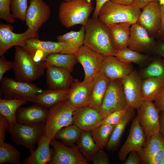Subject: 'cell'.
I'll list each match as a JSON object with an SVG mask.
<instances>
[{
    "label": "cell",
    "mask_w": 164,
    "mask_h": 164,
    "mask_svg": "<svg viewBox=\"0 0 164 164\" xmlns=\"http://www.w3.org/2000/svg\"><path fill=\"white\" fill-rule=\"evenodd\" d=\"M121 80L128 106L137 110L144 101L142 94V79L139 72L134 70Z\"/></svg>",
    "instance_id": "obj_12"
},
{
    "label": "cell",
    "mask_w": 164,
    "mask_h": 164,
    "mask_svg": "<svg viewBox=\"0 0 164 164\" xmlns=\"http://www.w3.org/2000/svg\"><path fill=\"white\" fill-rule=\"evenodd\" d=\"M91 161L93 164H110L108 154L103 149H99L93 155Z\"/></svg>",
    "instance_id": "obj_44"
},
{
    "label": "cell",
    "mask_w": 164,
    "mask_h": 164,
    "mask_svg": "<svg viewBox=\"0 0 164 164\" xmlns=\"http://www.w3.org/2000/svg\"><path fill=\"white\" fill-rule=\"evenodd\" d=\"M137 23L152 36L157 34L159 30L161 14L158 1L151 2L143 7Z\"/></svg>",
    "instance_id": "obj_18"
},
{
    "label": "cell",
    "mask_w": 164,
    "mask_h": 164,
    "mask_svg": "<svg viewBox=\"0 0 164 164\" xmlns=\"http://www.w3.org/2000/svg\"><path fill=\"white\" fill-rule=\"evenodd\" d=\"M24 50H37L49 54L56 53H70L68 45L64 43L50 41H43L38 37L27 39L25 45L22 47Z\"/></svg>",
    "instance_id": "obj_25"
},
{
    "label": "cell",
    "mask_w": 164,
    "mask_h": 164,
    "mask_svg": "<svg viewBox=\"0 0 164 164\" xmlns=\"http://www.w3.org/2000/svg\"><path fill=\"white\" fill-rule=\"evenodd\" d=\"M51 160L49 164H88V161L79 150L77 145L70 147L53 138Z\"/></svg>",
    "instance_id": "obj_9"
},
{
    "label": "cell",
    "mask_w": 164,
    "mask_h": 164,
    "mask_svg": "<svg viewBox=\"0 0 164 164\" xmlns=\"http://www.w3.org/2000/svg\"><path fill=\"white\" fill-rule=\"evenodd\" d=\"M28 7V0H11V11L15 19L25 22Z\"/></svg>",
    "instance_id": "obj_40"
},
{
    "label": "cell",
    "mask_w": 164,
    "mask_h": 164,
    "mask_svg": "<svg viewBox=\"0 0 164 164\" xmlns=\"http://www.w3.org/2000/svg\"><path fill=\"white\" fill-rule=\"evenodd\" d=\"M9 126V122L7 119L0 114V142L4 141L5 132Z\"/></svg>",
    "instance_id": "obj_46"
},
{
    "label": "cell",
    "mask_w": 164,
    "mask_h": 164,
    "mask_svg": "<svg viewBox=\"0 0 164 164\" xmlns=\"http://www.w3.org/2000/svg\"><path fill=\"white\" fill-rule=\"evenodd\" d=\"M117 4L126 5H134V0H109Z\"/></svg>",
    "instance_id": "obj_54"
},
{
    "label": "cell",
    "mask_w": 164,
    "mask_h": 164,
    "mask_svg": "<svg viewBox=\"0 0 164 164\" xmlns=\"http://www.w3.org/2000/svg\"><path fill=\"white\" fill-rule=\"evenodd\" d=\"M162 58H163V60H164V56H162Z\"/></svg>",
    "instance_id": "obj_57"
},
{
    "label": "cell",
    "mask_w": 164,
    "mask_h": 164,
    "mask_svg": "<svg viewBox=\"0 0 164 164\" xmlns=\"http://www.w3.org/2000/svg\"><path fill=\"white\" fill-rule=\"evenodd\" d=\"M70 88H49L36 95L32 102L49 109L53 106L67 99Z\"/></svg>",
    "instance_id": "obj_24"
},
{
    "label": "cell",
    "mask_w": 164,
    "mask_h": 164,
    "mask_svg": "<svg viewBox=\"0 0 164 164\" xmlns=\"http://www.w3.org/2000/svg\"><path fill=\"white\" fill-rule=\"evenodd\" d=\"M160 5H164V0H158Z\"/></svg>",
    "instance_id": "obj_55"
},
{
    "label": "cell",
    "mask_w": 164,
    "mask_h": 164,
    "mask_svg": "<svg viewBox=\"0 0 164 164\" xmlns=\"http://www.w3.org/2000/svg\"><path fill=\"white\" fill-rule=\"evenodd\" d=\"M83 45L105 56H114L115 50L106 25L98 18H89L85 26Z\"/></svg>",
    "instance_id": "obj_1"
},
{
    "label": "cell",
    "mask_w": 164,
    "mask_h": 164,
    "mask_svg": "<svg viewBox=\"0 0 164 164\" xmlns=\"http://www.w3.org/2000/svg\"><path fill=\"white\" fill-rule=\"evenodd\" d=\"M77 143L79 151L88 162L91 161L94 155L100 149L90 131H83Z\"/></svg>",
    "instance_id": "obj_34"
},
{
    "label": "cell",
    "mask_w": 164,
    "mask_h": 164,
    "mask_svg": "<svg viewBox=\"0 0 164 164\" xmlns=\"http://www.w3.org/2000/svg\"><path fill=\"white\" fill-rule=\"evenodd\" d=\"M85 33V27L82 26L78 31H71L65 34L58 36V42L67 43L71 54H76L79 48L83 45Z\"/></svg>",
    "instance_id": "obj_33"
},
{
    "label": "cell",
    "mask_w": 164,
    "mask_h": 164,
    "mask_svg": "<svg viewBox=\"0 0 164 164\" xmlns=\"http://www.w3.org/2000/svg\"><path fill=\"white\" fill-rule=\"evenodd\" d=\"M164 88V79L151 77L142 80V94L144 101L153 102Z\"/></svg>",
    "instance_id": "obj_29"
},
{
    "label": "cell",
    "mask_w": 164,
    "mask_h": 164,
    "mask_svg": "<svg viewBox=\"0 0 164 164\" xmlns=\"http://www.w3.org/2000/svg\"><path fill=\"white\" fill-rule=\"evenodd\" d=\"M75 54L77 61L81 65L84 70V80H93L100 71L106 56L84 45L81 46Z\"/></svg>",
    "instance_id": "obj_11"
},
{
    "label": "cell",
    "mask_w": 164,
    "mask_h": 164,
    "mask_svg": "<svg viewBox=\"0 0 164 164\" xmlns=\"http://www.w3.org/2000/svg\"><path fill=\"white\" fill-rule=\"evenodd\" d=\"M77 62L75 54L56 53L48 55L45 63L46 66L64 69L71 73Z\"/></svg>",
    "instance_id": "obj_31"
},
{
    "label": "cell",
    "mask_w": 164,
    "mask_h": 164,
    "mask_svg": "<svg viewBox=\"0 0 164 164\" xmlns=\"http://www.w3.org/2000/svg\"><path fill=\"white\" fill-rule=\"evenodd\" d=\"M82 131L73 124L59 130L55 135L54 138L60 140L65 145L71 147L77 143Z\"/></svg>",
    "instance_id": "obj_36"
},
{
    "label": "cell",
    "mask_w": 164,
    "mask_h": 164,
    "mask_svg": "<svg viewBox=\"0 0 164 164\" xmlns=\"http://www.w3.org/2000/svg\"><path fill=\"white\" fill-rule=\"evenodd\" d=\"M137 110L139 123L145 135L146 139L159 133L160 111L151 102L143 101Z\"/></svg>",
    "instance_id": "obj_13"
},
{
    "label": "cell",
    "mask_w": 164,
    "mask_h": 164,
    "mask_svg": "<svg viewBox=\"0 0 164 164\" xmlns=\"http://www.w3.org/2000/svg\"><path fill=\"white\" fill-rule=\"evenodd\" d=\"M146 140L144 132L139 123L137 115L133 119L129 133L125 142L118 153L119 160L124 162L129 153L132 151L140 152Z\"/></svg>",
    "instance_id": "obj_14"
},
{
    "label": "cell",
    "mask_w": 164,
    "mask_h": 164,
    "mask_svg": "<svg viewBox=\"0 0 164 164\" xmlns=\"http://www.w3.org/2000/svg\"><path fill=\"white\" fill-rule=\"evenodd\" d=\"M111 81L100 71L95 75L93 79V84L89 107L99 111Z\"/></svg>",
    "instance_id": "obj_28"
},
{
    "label": "cell",
    "mask_w": 164,
    "mask_h": 164,
    "mask_svg": "<svg viewBox=\"0 0 164 164\" xmlns=\"http://www.w3.org/2000/svg\"><path fill=\"white\" fill-rule=\"evenodd\" d=\"M77 109L67 99L49 108L42 134L50 140L64 127L73 124V117Z\"/></svg>",
    "instance_id": "obj_4"
},
{
    "label": "cell",
    "mask_w": 164,
    "mask_h": 164,
    "mask_svg": "<svg viewBox=\"0 0 164 164\" xmlns=\"http://www.w3.org/2000/svg\"><path fill=\"white\" fill-rule=\"evenodd\" d=\"M47 83L49 88L67 89L73 79L67 70L55 67L46 66Z\"/></svg>",
    "instance_id": "obj_22"
},
{
    "label": "cell",
    "mask_w": 164,
    "mask_h": 164,
    "mask_svg": "<svg viewBox=\"0 0 164 164\" xmlns=\"http://www.w3.org/2000/svg\"><path fill=\"white\" fill-rule=\"evenodd\" d=\"M141 163H142L141 162L138 152L136 151H132L129 153L128 158L122 164H140Z\"/></svg>",
    "instance_id": "obj_47"
},
{
    "label": "cell",
    "mask_w": 164,
    "mask_h": 164,
    "mask_svg": "<svg viewBox=\"0 0 164 164\" xmlns=\"http://www.w3.org/2000/svg\"><path fill=\"white\" fill-rule=\"evenodd\" d=\"M126 108L117 111L109 114L100 122L97 126L103 124H117L122 119Z\"/></svg>",
    "instance_id": "obj_42"
},
{
    "label": "cell",
    "mask_w": 164,
    "mask_h": 164,
    "mask_svg": "<svg viewBox=\"0 0 164 164\" xmlns=\"http://www.w3.org/2000/svg\"><path fill=\"white\" fill-rule=\"evenodd\" d=\"M141 11L134 5L117 4L109 0L100 9L98 18L106 25L121 22L132 24L137 22Z\"/></svg>",
    "instance_id": "obj_5"
},
{
    "label": "cell",
    "mask_w": 164,
    "mask_h": 164,
    "mask_svg": "<svg viewBox=\"0 0 164 164\" xmlns=\"http://www.w3.org/2000/svg\"><path fill=\"white\" fill-rule=\"evenodd\" d=\"M103 118L99 111L87 106L75 111L73 122L82 131H91Z\"/></svg>",
    "instance_id": "obj_21"
},
{
    "label": "cell",
    "mask_w": 164,
    "mask_h": 164,
    "mask_svg": "<svg viewBox=\"0 0 164 164\" xmlns=\"http://www.w3.org/2000/svg\"><path fill=\"white\" fill-rule=\"evenodd\" d=\"M50 14V7L43 0H29L25 19L26 25L32 31L38 32Z\"/></svg>",
    "instance_id": "obj_16"
},
{
    "label": "cell",
    "mask_w": 164,
    "mask_h": 164,
    "mask_svg": "<svg viewBox=\"0 0 164 164\" xmlns=\"http://www.w3.org/2000/svg\"><path fill=\"white\" fill-rule=\"evenodd\" d=\"M12 63L14 79L19 81L30 82L36 80L43 75L46 68V63L35 61L29 53L19 46H15Z\"/></svg>",
    "instance_id": "obj_2"
},
{
    "label": "cell",
    "mask_w": 164,
    "mask_h": 164,
    "mask_svg": "<svg viewBox=\"0 0 164 164\" xmlns=\"http://www.w3.org/2000/svg\"><path fill=\"white\" fill-rule=\"evenodd\" d=\"M11 0H0V18L8 23H13L15 19L10 9Z\"/></svg>",
    "instance_id": "obj_41"
},
{
    "label": "cell",
    "mask_w": 164,
    "mask_h": 164,
    "mask_svg": "<svg viewBox=\"0 0 164 164\" xmlns=\"http://www.w3.org/2000/svg\"><path fill=\"white\" fill-rule=\"evenodd\" d=\"M28 101L22 99H0V114L7 120L9 125L17 123L16 113L18 108Z\"/></svg>",
    "instance_id": "obj_32"
},
{
    "label": "cell",
    "mask_w": 164,
    "mask_h": 164,
    "mask_svg": "<svg viewBox=\"0 0 164 164\" xmlns=\"http://www.w3.org/2000/svg\"><path fill=\"white\" fill-rule=\"evenodd\" d=\"M153 53L161 57L164 56V42L157 43Z\"/></svg>",
    "instance_id": "obj_52"
},
{
    "label": "cell",
    "mask_w": 164,
    "mask_h": 164,
    "mask_svg": "<svg viewBox=\"0 0 164 164\" xmlns=\"http://www.w3.org/2000/svg\"><path fill=\"white\" fill-rule=\"evenodd\" d=\"M116 125H101L91 131L94 141L100 149L106 147Z\"/></svg>",
    "instance_id": "obj_38"
},
{
    "label": "cell",
    "mask_w": 164,
    "mask_h": 164,
    "mask_svg": "<svg viewBox=\"0 0 164 164\" xmlns=\"http://www.w3.org/2000/svg\"><path fill=\"white\" fill-rule=\"evenodd\" d=\"M12 67V62L6 59L4 55L0 58V81L3 77L5 73Z\"/></svg>",
    "instance_id": "obj_45"
},
{
    "label": "cell",
    "mask_w": 164,
    "mask_h": 164,
    "mask_svg": "<svg viewBox=\"0 0 164 164\" xmlns=\"http://www.w3.org/2000/svg\"><path fill=\"white\" fill-rule=\"evenodd\" d=\"M0 82V92L6 99H22L32 102L43 90L34 84L18 81L14 78L3 77Z\"/></svg>",
    "instance_id": "obj_6"
},
{
    "label": "cell",
    "mask_w": 164,
    "mask_h": 164,
    "mask_svg": "<svg viewBox=\"0 0 164 164\" xmlns=\"http://www.w3.org/2000/svg\"><path fill=\"white\" fill-rule=\"evenodd\" d=\"M114 56L125 62L136 64L142 68L147 65L153 58L150 56L133 50L128 47L115 50Z\"/></svg>",
    "instance_id": "obj_30"
},
{
    "label": "cell",
    "mask_w": 164,
    "mask_h": 164,
    "mask_svg": "<svg viewBox=\"0 0 164 164\" xmlns=\"http://www.w3.org/2000/svg\"><path fill=\"white\" fill-rule=\"evenodd\" d=\"M45 124L29 125L17 122L9 125L7 131L13 142L24 146L31 153L35 150V144L43 133Z\"/></svg>",
    "instance_id": "obj_7"
},
{
    "label": "cell",
    "mask_w": 164,
    "mask_h": 164,
    "mask_svg": "<svg viewBox=\"0 0 164 164\" xmlns=\"http://www.w3.org/2000/svg\"><path fill=\"white\" fill-rule=\"evenodd\" d=\"M93 80L81 82L73 79L67 99L77 109L88 106L91 100Z\"/></svg>",
    "instance_id": "obj_17"
},
{
    "label": "cell",
    "mask_w": 164,
    "mask_h": 164,
    "mask_svg": "<svg viewBox=\"0 0 164 164\" xmlns=\"http://www.w3.org/2000/svg\"><path fill=\"white\" fill-rule=\"evenodd\" d=\"M139 73L142 80L151 77L164 79V60L160 57H153L152 61L142 68Z\"/></svg>",
    "instance_id": "obj_37"
},
{
    "label": "cell",
    "mask_w": 164,
    "mask_h": 164,
    "mask_svg": "<svg viewBox=\"0 0 164 164\" xmlns=\"http://www.w3.org/2000/svg\"><path fill=\"white\" fill-rule=\"evenodd\" d=\"M13 26L0 22V56L4 53L10 48L13 46L21 47L25 45L26 41L29 39L39 37L38 32H35L28 28L24 32L16 33L13 31Z\"/></svg>",
    "instance_id": "obj_10"
},
{
    "label": "cell",
    "mask_w": 164,
    "mask_h": 164,
    "mask_svg": "<svg viewBox=\"0 0 164 164\" xmlns=\"http://www.w3.org/2000/svg\"><path fill=\"white\" fill-rule=\"evenodd\" d=\"M159 7L161 14L160 25L159 30L157 34L164 42V5H159Z\"/></svg>",
    "instance_id": "obj_48"
},
{
    "label": "cell",
    "mask_w": 164,
    "mask_h": 164,
    "mask_svg": "<svg viewBox=\"0 0 164 164\" xmlns=\"http://www.w3.org/2000/svg\"><path fill=\"white\" fill-rule=\"evenodd\" d=\"M143 164H164V146L152 156L141 161Z\"/></svg>",
    "instance_id": "obj_43"
},
{
    "label": "cell",
    "mask_w": 164,
    "mask_h": 164,
    "mask_svg": "<svg viewBox=\"0 0 164 164\" xmlns=\"http://www.w3.org/2000/svg\"><path fill=\"white\" fill-rule=\"evenodd\" d=\"M157 43L154 36L137 22L132 25L128 47L144 54L153 53Z\"/></svg>",
    "instance_id": "obj_15"
},
{
    "label": "cell",
    "mask_w": 164,
    "mask_h": 164,
    "mask_svg": "<svg viewBox=\"0 0 164 164\" xmlns=\"http://www.w3.org/2000/svg\"><path fill=\"white\" fill-rule=\"evenodd\" d=\"M50 141L42 134L37 142V149L30 153L29 156L22 161V164H49L52 155V149L50 147Z\"/></svg>",
    "instance_id": "obj_23"
},
{
    "label": "cell",
    "mask_w": 164,
    "mask_h": 164,
    "mask_svg": "<svg viewBox=\"0 0 164 164\" xmlns=\"http://www.w3.org/2000/svg\"><path fill=\"white\" fill-rule=\"evenodd\" d=\"M63 1H65V2H67V1H71V0H63ZM91 1H94V0H91Z\"/></svg>",
    "instance_id": "obj_56"
},
{
    "label": "cell",
    "mask_w": 164,
    "mask_h": 164,
    "mask_svg": "<svg viewBox=\"0 0 164 164\" xmlns=\"http://www.w3.org/2000/svg\"><path fill=\"white\" fill-rule=\"evenodd\" d=\"M153 104L160 111H164V88Z\"/></svg>",
    "instance_id": "obj_49"
},
{
    "label": "cell",
    "mask_w": 164,
    "mask_h": 164,
    "mask_svg": "<svg viewBox=\"0 0 164 164\" xmlns=\"http://www.w3.org/2000/svg\"><path fill=\"white\" fill-rule=\"evenodd\" d=\"M96 1L95 8L93 15L92 18L94 19L98 18L99 10L102 5L109 0H95Z\"/></svg>",
    "instance_id": "obj_50"
},
{
    "label": "cell",
    "mask_w": 164,
    "mask_h": 164,
    "mask_svg": "<svg viewBox=\"0 0 164 164\" xmlns=\"http://www.w3.org/2000/svg\"><path fill=\"white\" fill-rule=\"evenodd\" d=\"M49 111V109L36 104L27 107H20L16 113V121L20 124L29 125L45 123Z\"/></svg>",
    "instance_id": "obj_20"
},
{
    "label": "cell",
    "mask_w": 164,
    "mask_h": 164,
    "mask_svg": "<svg viewBox=\"0 0 164 164\" xmlns=\"http://www.w3.org/2000/svg\"><path fill=\"white\" fill-rule=\"evenodd\" d=\"M159 122L160 133L164 138V111H161L160 112Z\"/></svg>",
    "instance_id": "obj_53"
},
{
    "label": "cell",
    "mask_w": 164,
    "mask_h": 164,
    "mask_svg": "<svg viewBox=\"0 0 164 164\" xmlns=\"http://www.w3.org/2000/svg\"><path fill=\"white\" fill-rule=\"evenodd\" d=\"M155 1H158V0H134V5L140 9L149 3Z\"/></svg>",
    "instance_id": "obj_51"
},
{
    "label": "cell",
    "mask_w": 164,
    "mask_h": 164,
    "mask_svg": "<svg viewBox=\"0 0 164 164\" xmlns=\"http://www.w3.org/2000/svg\"><path fill=\"white\" fill-rule=\"evenodd\" d=\"M128 107L121 79L111 80L99 110L101 114L104 118L111 113Z\"/></svg>",
    "instance_id": "obj_8"
},
{
    "label": "cell",
    "mask_w": 164,
    "mask_h": 164,
    "mask_svg": "<svg viewBox=\"0 0 164 164\" xmlns=\"http://www.w3.org/2000/svg\"><path fill=\"white\" fill-rule=\"evenodd\" d=\"M132 25L128 22H121L107 25L115 50L128 47Z\"/></svg>",
    "instance_id": "obj_26"
},
{
    "label": "cell",
    "mask_w": 164,
    "mask_h": 164,
    "mask_svg": "<svg viewBox=\"0 0 164 164\" xmlns=\"http://www.w3.org/2000/svg\"><path fill=\"white\" fill-rule=\"evenodd\" d=\"M131 63L123 62L114 56H106L100 71L111 80L121 79L134 70Z\"/></svg>",
    "instance_id": "obj_19"
},
{
    "label": "cell",
    "mask_w": 164,
    "mask_h": 164,
    "mask_svg": "<svg viewBox=\"0 0 164 164\" xmlns=\"http://www.w3.org/2000/svg\"><path fill=\"white\" fill-rule=\"evenodd\" d=\"M21 152L9 143L0 142V164L11 163L19 164L21 162Z\"/></svg>",
    "instance_id": "obj_39"
},
{
    "label": "cell",
    "mask_w": 164,
    "mask_h": 164,
    "mask_svg": "<svg viewBox=\"0 0 164 164\" xmlns=\"http://www.w3.org/2000/svg\"><path fill=\"white\" fill-rule=\"evenodd\" d=\"M164 146V138L160 133L153 135L146 139L142 151L138 153L141 162L154 155Z\"/></svg>",
    "instance_id": "obj_35"
},
{
    "label": "cell",
    "mask_w": 164,
    "mask_h": 164,
    "mask_svg": "<svg viewBox=\"0 0 164 164\" xmlns=\"http://www.w3.org/2000/svg\"><path fill=\"white\" fill-rule=\"evenodd\" d=\"M135 109L128 107L121 121L117 124L106 147L107 150L111 152L117 150L120 146L123 135L128 124L135 116Z\"/></svg>",
    "instance_id": "obj_27"
},
{
    "label": "cell",
    "mask_w": 164,
    "mask_h": 164,
    "mask_svg": "<svg viewBox=\"0 0 164 164\" xmlns=\"http://www.w3.org/2000/svg\"><path fill=\"white\" fill-rule=\"evenodd\" d=\"M91 1L72 0L62 2L59 11L61 24L67 28L78 24L85 26L94 9Z\"/></svg>",
    "instance_id": "obj_3"
}]
</instances>
